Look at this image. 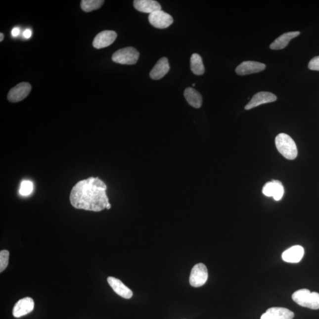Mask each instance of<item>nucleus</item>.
Wrapping results in <instances>:
<instances>
[{
	"label": "nucleus",
	"instance_id": "1",
	"mask_svg": "<svg viewBox=\"0 0 319 319\" xmlns=\"http://www.w3.org/2000/svg\"><path fill=\"white\" fill-rule=\"evenodd\" d=\"M107 186L98 178L78 182L70 194V202L76 209L93 212L109 209L111 205L106 194Z\"/></svg>",
	"mask_w": 319,
	"mask_h": 319
},
{
	"label": "nucleus",
	"instance_id": "15",
	"mask_svg": "<svg viewBox=\"0 0 319 319\" xmlns=\"http://www.w3.org/2000/svg\"><path fill=\"white\" fill-rule=\"evenodd\" d=\"M133 4L136 10L142 13L151 14L162 10V6L159 2L154 0H135Z\"/></svg>",
	"mask_w": 319,
	"mask_h": 319
},
{
	"label": "nucleus",
	"instance_id": "5",
	"mask_svg": "<svg viewBox=\"0 0 319 319\" xmlns=\"http://www.w3.org/2000/svg\"><path fill=\"white\" fill-rule=\"evenodd\" d=\"M208 278V269L205 264H197L191 269L189 278V282L191 286L201 287L206 283Z\"/></svg>",
	"mask_w": 319,
	"mask_h": 319
},
{
	"label": "nucleus",
	"instance_id": "3",
	"mask_svg": "<svg viewBox=\"0 0 319 319\" xmlns=\"http://www.w3.org/2000/svg\"><path fill=\"white\" fill-rule=\"evenodd\" d=\"M292 299L298 305L313 310L319 309V294L311 292L308 289L296 291L292 295Z\"/></svg>",
	"mask_w": 319,
	"mask_h": 319
},
{
	"label": "nucleus",
	"instance_id": "28",
	"mask_svg": "<svg viewBox=\"0 0 319 319\" xmlns=\"http://www.w3.org/2000/svg\"><path fill=\"white\" fill-rule=\"evenodd\" d=\"M0 37H1V39H0V42H2L3 39H4V35H3L2 33H0Z\"/></svg>",
	"mask_w": 319,
	"mask_h": 319
},
{
	"label": "nucleus",
	"instance_id": "22",
	"mask_svg": "<svg viewBox=\"0 0 319 319\" xmlns=\"http://www.w3.org/2000/svg\"><path fill=\"white\" fill-rule=\"evenodd\" d=\"M33 189L32 182L29 181H24L21 182L20 188V193L21 195L26 196L32 193Z\"/></svg>",
	"mask_w": 319,
	"mask_h": 319
},
{
	"label": "nucleus",
	"instance_id": "2",
	"mask_svg": "<svg viewBox=\"0 0 319 319\" xmlns=\"http://www.w3.org/2000/svg\"><path fill=\"white\" fill-rule=\"evenodd\" d=\"M275 145L282 156L288 160L295 159L298 151L295 142L286 134L281 133L276 137Z\"/></svg>",
	"mask_w": 319,
	"mask_h": 319
},
{
	"label": "nucleus",
	"instance_id": "16",
	"mask_svg": "<svg viewBox=\"0 0 319 319\" xmlns=\"http://www.w3.org/2000/svg\"><path fill=\"white\" fill-rule=\"evenodd\" d=\"M170 70L169 60L166 57H162L157 63L154 68L152 69L150 73V77L154 80H159L162 79L168 74Z\"/></svg>",
	"mask_w": 319,
	"mask_h": 319
},
{
	"label": "nucleus",
	"instance_id": "23",
	"mask_svg": "<svg viewBox=\"0 0 319 319\" xmlns=\"http://www.w3.org/2000/svg\"><path fill=\"white\" fill-rule=\"evenodd\" d=\"M9 252L2 250L0 252V272L2 273L7 268L8 264Z\"/></svg>",
	"mask_w": 319,
	"mask_h": 319
},
{
	"label": "nucleus",
	"instance_id": "12",
	"mask_svg": "<svg viewBox=\"0 0 319 319\" xmlns=\"http://www.w3.org/2000/svg\"><path fill=\"white\" fill-rule=\"evenodd\" d=\"M294 314L286 308H272L261 316L260 319H293Z\"/></svg>",
	"mask_w": 319,
	"mask_h": 319
},
{
	"label": "nucleus",
	"instance_id": "6",
	"mask_svg": "<svg viewBox=\"0 0 319 319\" xmlns=\"http://www.w3.org/2000/svg\"><path fill=\"white\" fill-rule=\"evenodd\" d=\"M148 20L152 26L160 29L168 28L173 23V17L162 10L149 14Z\"/></svg>",
	"mask_w": 319,
	"mask_h": 319
},
{
	"label": "nucleus",
	"instance_id": "9",
	"mask_svg": "<svg viewBox=\"0 0 319 319\" xmlns=\"http://www.w3.org/2000/svg\"><path fill=\"white\" fill-rule=\"evenodd\" d=\"M34 301L30 297H25L18 301L14 306L13 315L15 318H19L30 314L34 309Z\"/></svg>",
	"mask_w": 319,
	"mask_h": 319
},
{
	"label": "nucleus",
	"instance_id": "26",
	"mask_svg": "<svg viewBox=\"0 0 319 319\" xmlns=\"http://www.w3.org/2000/svg\"><path fill=\"white\" fill-rule=\"evenodd\" d=\"M20 30L19 27H14V28L12 30L11 35L13 37H17L20 34Z\"/></svg>",
	"mask_w": 319,
	"mask_h": 319
},
{
	"label": "nucleus",
	"instance_id": "7",
	"mask_svg": "<svg viewBox=\"0 0 319 319\" xmlns=\"http://www.w3.org/2000/svg\"><path fill=\"white\" fill-rule=\"evenodd\" d=\"M31 90L32 86L29 83H20L11 89L8 94V99L11 102H19L25 99Z\"/></svg>",
	"mask_w": 319,
	"mask_h": 319
},
{
	"label": "nucleus",
	"instance_id": "19",
	"mask_svg": "<svg viewBox=\"0 0 319 319\" xmlns=\"http://www.w3.org/2000/svg\"><path fill=\"white\" fill-rule=\"evenodd\" d=\"M190 68L194 75H202L205 73V67L199 54L194 53L190 58Z\"/></svg>",
	"mask_w": 319,
	"mask_h": 319
},
{
	"label": "nucleus",
	"instance_id": "4",
	"mask_svg": "<svg viewBox=\"0 0 319 319\" xmlns=\"http://www.w3.org/2000/svg\"><path fill=\"white\" fill-rule=\"evenodd\" d=\"M139 53L136 48L127 47L118 50L112 56V61L121 65H135L137 62Z\"/></svg>",
	"mask_w": 319,
	"mask_h": 319
},
{
	"label": "nucleus",
	"instance_id": "10",
	"mask_svg": "<svg viewBox=\"0 0 319 319\" xmlns=\"http://www.w3.org/2000/svg\"><path fill=\"white\" fill-rule=\"evenodd\" d=\"M266 69L265 64L254 61H245L240 64L235 69L237 74L244 76L260 72Z\"/></svg>",
	"mask_w": 319,
	"mask_h": 319
},
{
	"label": "nucleus",
	"instance_id": "14",
	"mask_svg": "<svg viewBox=\"0 0 319 319\" xmlns=\"http://www.w3.org/2000/svg\"><path fill=\"white\" fill-rule=\"evenodd\" d=\"M305 250L300 245H295L285 251L282 254V258L285 262L298 263L302 260Z\"/></svg>",
	"mask_w": 319,
	"mask_h": 319
},
{
	"label": "nucleus",
	"instance_id": "18",
	"mask_svg": "<svg viewBox=\"0 0 319 319\" xmlns=\"http://www.w3.org/2000/svg\"><path fill=\"white\" fill-rule=\"evenodd\" d=\"M184 96L188 104L195 108L201 107L202 96L200 93L193 88L188 87L184 90Z\"/></svg>",
	"mask_w": 319,
	"mask_h": 319
},
{
	"label": "nucleus",
	"instance_id": "21",
	"mask_svg": "<svg viewBox=\"0 0 319 319\" xmlns=\"http://www.w3.org/2000/svg\"><path fill=\"white\" fill-rule=\"evenodd\" d=\"M272 182L275 184L274 193L273 197L276 201H279L284 195V187L280 181L273 180Z\"/></svg>",
	"mask_w": 319,
	"mask_h": 319
},
{
	"label": "nucleus",
	"instance_id": "17",
	"mask_svg": "<svg viewBox=\"0 0 319 319\" xmlns=\"http://www.w3.org/2000/svg\"><path fill=\"white\" fill-rule=\"evenodd\" d=\"M300 32H290L285 33L279 36L270 45V48L272 50H281L287 46L288 43L294 38L300 35Z\"/></svg>",
	"mask_w": 319,
	"mask_h": 319
},
{
	"label": "nucleus",
	"instance_id": "13",
	"mask_svg": "<svg viewBox=\"0 0 319 319\" xmlns=\"http://www.w3.org/2000/svg\"><path fill=\"white\" fill-rule=\"evenodd\" d=\"M107 281L109 285L118 295L126 299H130L132 297L133 291L126 285H124L120 279L112 277V276H109Z\"/></svg>",
	"mask_w": 319,
	"mask_h": 319
},
{
	"label": "nucleus",
	"instance_id": "27",
	"mask_svg": "<svg viewBox=\"0 0 319 319\" xmlns=\"http://www.w3.org/2000/svg\"><path fill=\"white\" fill-rule=\"evenodd\" d=\"M32 35V32L31 30L27 29L23 32V36L26 39H30Z\"/></svg>",
	"mask_w": 319,
	"mask_h": 319
},
{
	"label": "nucleus",
	"instance_id": "20",
	"mask_svg": "<svg viewBox=\"0 0 319 319\" xmlns=\"http://www.w3.org/2000/svg\"><path fill=\"white\" fill-rule=\"evenodd\" d=\"M104 2L103 0H83L81 2V8L85 12L98 10Z\"/></svg>",
	"mask_w": 319,
	"mask_h": 319
},
{
	"label": "nucleus",
	"instance_id": "25",
	"mask_svg": "<svg viewBox=\"0 0 319 319\" xmlns=\"http://www.w3.org/2000/svg\"><path fill=\"white\" fill-rule=\"evenodd\" d=\"M308 67L312 71H319V56H317L313 58L310 61Z\"/></svg>",
	"mask_w": 319,
	"mask_h": 319
},
{
	"label": "nucleus",
	"instance_id": "24",
	"mask_svg": "<svg viewBox=\"0 0 319 319\" xmlns=\"http://www.w3.org/2000/svg\"><path fill=\"white\" fill-rule=\"evenodd\" d=\"M274 190L275 184L272 181L267 182L263 187V193L267 197H273Z\"/></svg>",
	"mask_w": 319,
	"mask_h": 319
},
{
	"label": "nucleus",
	"instance_id": "11",
	"mask_svg": "<svg viewBox=\"0 0 319 319\" xmlns=\"http://www.w3.org/2000/svg\"><path fill=\"white\" fill-rule=\"evenodd\" d=\"M276 96L271 92H260L255 94L251 101L248 103V104L245 106V109L247 110L257 107V106L267 104L276 101Z\"/></svg>",
	"mask_w": 319,
	"mask_h": 319
},
{
	"label": "nucleus",
	"instance_id": "8",
	"mask_svg": "<svg viewBox=\"0 0 319 319\" xmlns=\"http://www.w3.org/2000/svg\"><path fill=\"white\" fill-rule=\"evenodd\" d=\"M117 38V33L112 30H104L98 33L93 41V46L97 49L109 46Z\"/></svg>",
	"mask_w": 319,
	"mask_h": 319
},
{
	"label": "nucleus",
	"instance_id": "29",
	"mask_svg": "<svg viewBox=\"0 0 319 319\" xmlns=\"http://www.w3.org/2000/svg\"><path fill=\"white\" fill-rule=\"evenodd\" d=\"M195 86V84H193V87Z\"/></svg>",
	"mask_w": 319,
	"mask_h": 319
}]
</instances>
